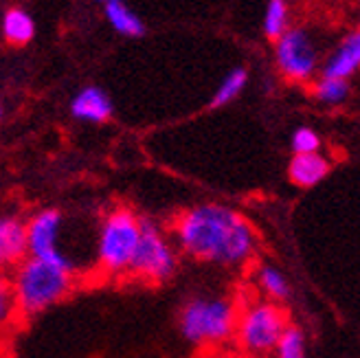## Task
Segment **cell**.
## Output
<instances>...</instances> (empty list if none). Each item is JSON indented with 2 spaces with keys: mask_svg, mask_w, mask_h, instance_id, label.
Here are the masks:
<instances>
[{
  "mask_svg": "<svg viewBox=\"0 0 360 358\" xmlns=\"http://www.w3.org/2000/svg\"><path fill=\"white\" fill-rule=\"evenodd\" d=\"M174 242L191 260L240 268L257 253V234L244 213L220 203L185 209L174 220Z\"/></svg>",
  "mask_w": 360,
  "mask_h": 358,
  "instance_id": "1",
  "label": "cell"
},
{
  "mask_svg": "<svg viewBox=\"0 0 360 358\" xmlns=\"http://www.w3.org/2000/svg\"><path fill=\"white\" fill-rule=\"evenodd\" d=\"M18 314L31 319L58 306L75 288V264H56L38 257H27L11 275Z\"/></svg>",
  "mask_w": 360,
  "mask_h": 358,
  "instance_id": "2",
  "label": "cell"
},
{
  "mask_svg": "<svg viewBox=\"0 0 360 358\" xmlns=\"http://www.w3.org/2000/svg\"><path fill=\"white\" fill-rule=\"evenodd\" d=\"M141 240V218L128 207H115L101 218L97 231V271L105 277L130 275Z\"/></svg>",
  "mask_w": 360,
  "mask_h": 358,
  "instance_id": "3",
  "label": "cell"
},
{
  "mask_svg": "<svg viewBox=\"0 0 360 358\" xmlns=\"http://www.w3.org/2000/svg\"><path fill=\"white\" fill-rule=\"evenodd\" d=\"M238 314L226 297H191L178 312V330L191 345H218L236 336Z\"/></svg>",
  "mask_w": 360,
  "mask_h": 358,
  "instance_id": "4",
  "label": "cell"
},
{
  "mask_svg": "<svg viewBox=\"0 0 360 358\" xmlns=\"http://www.w3.org/2000/svg\"><path fill=\"white\" fill-rule=\"evenodd\" d=\"M178 271V253L169 236L154 220L141 218V240L130 266V277L136 281L160 286Z\"/></svg>",
  "mask_w": 360,
  "mask_h": 358,
  "instance_id": "5",
  "label": "cell"
},
{
  "mask_svg": "<svg viewBox=\"0 0 360 358\" xmlns=\"http://www.w3.org/2000/svg\"><path fill=\"white\" fill-rule=\"evenodd\" d=\"M288 314L281 306L273 301L253 303L238 314L236 336L244 352L253 356H264L275 352L281 334L285 332Z\"/></svg>",
  "mask_w": 360,
  "mask_h": 358,
  "instance_id": "6",
  "label": "cell"
},
{
  "mask_svg": "<svg viewBox=\"0 0 360 358\" xmlns=\"http://www.w3.org/2000/svg\"><path fill=\"white\" fill-rule=\"evenodd\" d=\"M62 226L64 216L58 209H38L31 213L27 220V242H29V255L56 262V264H73L64 248H62Z\"/></svg>",
  "mask_w": 360,
  "mask_h": 358,
  "instance_id": "7",
  "label": "cell"
},
{
  "mask_svg": "<svg viewBox=\"0 0 360 358\" xmlns=\"http://www.w3.org/2000/svg\"><path fill=\"white\" fill-rule=\"evenodd\" d=\"M316 49L303 29L285 31L277 40V64L285 77L295 82L310 79L316 70Z\"/></svg>",
  "mask_w": 360,
  "mask_h": 358,
  "instance_id": "8",
  "label": "cell"
},
{
  "mask_svg": "<svg viewBox=\"0 0 360 358\" xmlns=\"http://www.w3.org/2000/svg\"><path fill=\"white\" fill-rule=\"evenodd\" d=\"M27 257V220L18 213H0V273L11 275L13 268Z\"/></svg>",
  "mask_w": 360,
  "mask_h": 358,
  "instance_id": "9",
  "label": "cell"
},
{
  "mask_svg": "<svg viewBox=\"0 0 360 358\" xmlns=\"http://www.w3.org/2000/svg\"><path fill=\"white\" fill-rule=\"evenodd\" d=\"M112 99L99 86H86L70 101V115L86 123H103L112 117Z\"/></svg>",
  "mask_w": 360,
  "mask_h": 358,
  "instance_id": "10",
  "label": "cell"
},
{
  "mask_svg": "<svg viewBox=\"0 0 360 358\" xmlns=\"http://www.w3.org/2000/svg\"><path fill=\"white\" fill-rule=\"evenodd\" d=\"M330 170H332V163L319 152L295 154L290 165H288V178H290V183L299 189H312L326 181Z\"/></svg>",
  "mask_w": 360,
  "mask_h": 358,
  "instance_id": "11",
  "label": "cell"
},
{
  "mask_svg": "<svg viewBox=\"0 0 360 358\" xmlns=\"http://www.w3.org/2000/svg\"><path fill=\"white\" fill-rule=\"evenodd\" d=\"M358 66H360V31H354L338 44V49L332 53V58L323 66V77L347 79L356 73Z\"/></svg>",
  "mask_w": 360,
  "mask_h": 358,
  "instance_id": "12",
  "label": "cell"
},
{
  "mask_svg": "<svg viewBox=\"0 0 360 358\" xmlns=\"http://www.w3.org/2000/svg\"><path fill=\"white\" fill-rule=\"evenodd\" d=\"M105 18L110 27L125 35V38H141L146 33V25H143L141 18L123 3V0H110L105 3Z\"/></svg>",
  "mask_w": 360,
  "mask_h": 358,
  "instance_id": "13",
  "label": "cell"
},
{
  "mask_svg": "<svg viewBox=\"0 0 360 358\" xmlns=\"http://www.w3.org/2000/svg\"><path fill=\"white\" fill-rule=\"evenodd\" d=\"M3 33L11 44H27L35 33L33 18L25 9H9L3 20Z\"/></svg>",
  "mask_w": 360,
  "mask_h": 358,
  "instance_id": "14",
  "label": "cell"
},
{
  "mask_svg": "<svg viewBox=\"0 0 360 358\" xmlns=\"http://www.w3.org/2000/svg\"><path fill=\"white\" fill-rule=\"evenodd\" d=\"M248 82V70L238 66L226 73V77L220 82V86L215 88L213 99H211V108H222V106L231 103L233 99H238L242 95V91L246 88Z\"/></svg>",
  "mask_w": 360,
  "mask_h": 358,
  "instance_id": "15",
  "label": "cell"
},
{
  "mask_svg": "<svg viewBox=\"0 0 360 358\" xmlns=\"http://www.w3.org/2000/svg\"><path fill=\"white\" fill-rule=\"evenodd\" d=\"M257 283H259V288L273 299V301H285V299H290V283H288V279L281 275L279 268L275 266H259V271H257Z\"/></svg>",
  "mask_w": 360,
  "mask_h": 358,
  "instance_id": "16",
  "label": "cell"
},
{
  "mask_svg": "<svg viewBox=\"0 0 360 358\" xmlns=\"http://www.w3.org/2000/svg\"><path fill=\"white\" fill-rule=\"evenodd\" d=\"M285 25H288L285 0H268L266 15H264V33L270 40H279L285 33Z\"/></svg>",
  "mask_w": 360,
  "mask_h": 358,
  "instance_id": "17",
  "label": "cell"
},
{
  "mask_svg": "<svg viewBox=\"0 0 360 358\" xmlns=\"http://www.w3.org/2000/svg\"><path fill=\"white\" fill-rule=\"evenodd\" d=\"M277 358H308L305 354V336L297 326H288L275 347Z\"/></svg>",
  "mask_w": 360,
  "mask_h": 358,
  "instance_id": "18",
  "label": "cell"
},
{
  "mask_svg": "<svg viewBox=\"0 0 360 358\" xmlns=\"http://www.w3.org/2000/svg\"><path fill=\"white\" fill-rule=\"evenodd\" d=\"M349 95V84L347 79H328L323 77L316 86H314V97L321 103L328 106H338L343 103Z\"/></svg>",
  "mask_w": 360,
  "mask_h": 358,
  "instance_id": "19",
  "label": "cell"
},
{
  "mask_svg": "<svg viewBox=\"0 0 360 358\" xmlns=\"http://www.w3.org/2000/svg\"><path fill=\"white\" fill-rule=\"evenodd\" d=\"M15 317H18V306H15L11 279H9V275L0 273V328L9 326Z\"/></svg>",
  "mask_w": 360,
  "mask_h": 358,
  "instance_id": "20",
  "label": "cell"
},
{
  "mask_svg": "<svg viewBox=\"0 0 360 358\" xmlns=\"http://www.w3.org/2000/svg\"><path fill=\"white\" fill-rule=\"evenodd\" d=\"M290 148H292L295 154H312V152H319L321 139L312 128H308V125H301V128H297L295 134H292Z\"/></svg>",
  "mask_w": 360,
  "mask_h": 358,
  "instance_id": "21",
  "label": "cell"
},
{
  "mask_svg": "<svg viewBox=\"0 0 360 358\" xmlns=\"http://www.w3.org/2000/svg\"><path fill=\"white\" fill-rule=\"evenodd\" d=\"M3 115H5V110H3V106H0V119H3Z\"/></svg>",
  "mask_w": 360,
  "mask_h": 358,
  "instance_id": "22",
  "label": "cell"
},
{
  "mask_svg": "<svg viewBox=\"0 0 360 358\" xmlns=\"http://www.w3.org/2000/svg\"><path fill=\"white\" fill-rule=\"evenodd\" d=\"M97 3H103L105 5V3H110V0H97Z\"/></svg>",
  "mask_w": 360,
  "mask_h": 358,
  "instance_id": "23",
  "label": "cell"
},
{
  "mask_svg": "<svg viewBox=\"0 0 360 358\" xmlns=\"http://www.w3.org/2000/svg\"><path fill=\"white\" fill-rule=\"evenodd\" d=\"M0 358H3V356H0Z\"/></svg>",
  "mask_w": 360,
  "mask_h": 358,
  "instance_id": "24",
  "label": "cell"
}]
</instances>
